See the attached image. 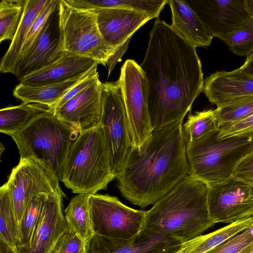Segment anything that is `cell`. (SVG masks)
I'll use <instances>...</instances> for the list:
<instances>
[{"label": "cell", "instance_id": "6da1fadb", "mask_svg": "<svg viewBox=\"0 0 253 253\" xmlns=\"http://www.w3.org/2000/svg\"><path fill=\"white\" fill-rule=\"evenodd\" d=\"M140 65L147 81L153 130L182 123L203 91L204 80L196 48L170 25L157 18Z\"/></svg>", "mask_w": 253, "mask_h": 253}, {"label": "cell", "instance_id": "7a4b0ae2", "mask_svg": "<svg viewBox=\"0 0 253 253\" xmlns=\"http://www.w3.org/2000/svg\"><path fill=\"white\" fill-rule=\"evenodd\" d=\"M187 140L182 123L153 130L140 151L131 147L116 178L122 195L141 208L154 204L187 175Z\"/></svg>", "mask_w": 253, "mask_h": 253}, {"label": "cell", "instance_id": "3957f363", "mask_svg": "<svg viewBox=\"0 0 253 253\" xmlns=\"http://www.w3.org/2000/svg\"><path fill=\"white\" fill-rule=\"evenodd\" d=\"M208 186L187 175L146 211L140 233L186 242L215 223L207 205Z\"/></svg>", "mask_w": 253, "mask_h": 253}, {"label": "cell", "instance_id": "277c9868", "mask_svg": "<svg viewBox=\"0 0 253 253\" xmlns=\"http://www.w3.org/2000/svg\"><path fill=\"white\" fill-rule=\"evenodd\" d=\"M219 128L194 142H187L188 175L207 186L232 177L240 164L253 153V134L218 139Z\"/></svg>", "mask_w": 253, "mask_h": 253}, {"label": "cell", "instance_id": "5b68a950", "mask_svg": "<svg viewBox=\"0 0 253 253\" xmlns=\"http://www.w3.org/2000/svg\"><path fill=\"white\" fill-rule=\"evenodd\" d=\"M79 130L50 111L34 118L21 131L10 136L20 159L35 160L45 166L61 181L68 152Z\"/></svg>", "mask_w": 253, "mask_h": 253}, {"label": "cell", "instance_id": "8992f818", "mask_svg": "<svg viewBox=\"0 0 253 253\" xmlns=\"http://www.w3.org/2000/svg\"><path fill=\"white\" fill-rule=\"evenodd\" d=\"M115 178L101 126L80 132L67 154L61 181L74 193L94 194Z\"/></svg>", "mask_w": 253, "mask_h": 253}, {"label": "cell", "instance_id": "52a82bcc", "mask_svg": "<svg viewBox=\"0 0 253 253\" xmlns=\"http://www.w3.org/2000/svg\"><path fill=\"white\" fill-rule=\"evenodd\" d=\"M59 24L64 52L92 59L106 66L116 50L102 37L93 9L59 0Z\"/></svg>", "mask_w": 253, "mask_h": 253}, {"label": "cell", "instance_id": "ba28073f", "mask_svg": "<svg viewBox=\"0 0 253 253\" xmlns=\"http://www.w3.org/2000/svg\"><path fill=\"white\" fill-rule=\"evenodd\" d=\"M100 126L115 178L122 171L132 147L119 80L101 84Z\"/></svg>", "mask_w": 253, "mask_h": 253}, {"label": "cell", "instance_id": "9c48e42d", "mask_svg": "<svg viewBox=\"0 0 253 253\" xmlns=\"http://www.w3.org/2000/svg\"><path fill=\"white\" fill-rule=\"evenodd\" d=\"M119 80L132 147L140 151L153 131L148 110L145 75L134 60L127 59L121 69Z\"/></svg>", "mask_w": 253, "mask_h": 253}, {"label": "cell", "instance_id": "30bf717a", "mask_svg": "<svg viewBox=\"0 0 253 253\" xmlns=\"http://www.w3.org/2000/svg\"><path fill=\"white\" fill-rule=\"evenodd\" d=\"M88 202L94 234L127 240L140 232L146 211L128 207L117 197L107 194H90Z\"/></svg>", "mask_w": 253, "mask_h": 253}, {"label": "cell", "instance_id": "8fae6325", "mask_svg": "<svg viewBox=\"0 0 253 253\" xmlns=\"http://www.w3.org/2000/svg\"><path fill=\"white\" fill-rule=\"evenodd\" d=\"M11 192L18 224L32 194L55 193L65 197L56 175L41 163L31 159H20L6 182Z\"/></svg>", "mask_w": 253, "mask_h": 253}, {"label": "cell", "instance_id": "7c38bea8", "mask_svg": "<svg viewBox=\"0 0 253 253\" xmlns=\"http://www.w3.org/2000/svg\"><path fill=\"white\" fill-rule=\"evenodd\" d=\"M253 185L233 176L221 182L208 186L207 205L215 223L231 224L253 216Z\"/></svg>", "mask_w": 253, "mask_h": 253}, {"label": "cell", "instance_id": "4fadbf2b", "mask_svg": "<svg viewBox=\"0 0 253 253\" xmlns=\"http://www.w3.org/2000/svg\"><path fill=\"white\" fill-rule=\"evenodd\" d=\"M64 52L57 6L49 16L27 52L20 58L14 75L21 80L54 63Z\"/></svg>", "mask_w": 253, "mask_h": 253}, {"label": "cell", "instance_id": "5bb4252c", "mask_svg": "<svg viewBox=\"0 0 253 253\" xmlns=\"http://www.w3.org/2000/svg\"><path fill=\"white\" fill-rule=\"evenodd\" d=\"M213 37L223 40L251 18L246 0H184Z\"/></svg>", "mask_w": 253, "mask_h": 253}, {"label": "cell", "instance_id": "9a60e30c", "mask_svg": "<svg viewBox=\"0 0 253 253\" xmlns=\"http://www.w3.org/2000/svg\"><path fill=\"white\" fill-rule=\"evenodd\" d=\"M64 197L54 193L48 195L28 243L15 248L17 253H51L67 228L62 210Z\"/></svg>", "mask_w": 253, "mask_h": 253}, {"label": "cell", "instance_id": "2e32d148", "mask_svg": "<svg viewBox=\"0 0 253 253\" xmlns=\"http://www.w3.org/2000/svg\"><path fill=\"white\" fill-rule=\"evenodd\" d=\"M183 243L174 238L140 233L127 240L94 234L85 242L83 253H180Z\"/></svg>", "mask_w": 253, "mask_h": 253}, {"label": "cell", "instance_id": "e0dca14e", "mask_svg": "<svg viewBox=\"0 0 253 253\" xmlns=\"http://www.w3.org/2000/svg\"><path fill=\"white\" fill-rule=\"evenodd\" d=\"M101 84L98 74L85 88L53 111L63 121L80 132L100 126L102 113Z\"/></svg>", "mask_w": 253, "mask_h": 253}, {"label": "cell", "instance_id": "ac0fdd59", "mask_svg": "<svg viewBox=\"0 0 253 253\" xmlns=\"http://www.w3.org/2000/svg\"><path fill=\"white\" fill-rule=\"evenodd\" d=\"M93 10L97 14V24L102 37L117 51L128 45L133 34L153 19L147 13L127 9L105 8Z\"/></svg>", "mask_w": 253, "mask_h": 253}, {"label": "cell", "instance_id": "d6986e66", "mask_svg": "<svg viewBox=\"0 0 253 253\" xmlns=\"http://www.w3.org/2000/svg\"><path fill=\"white\" fill-rule=\"evenodd\" d=\"M202 91L218 106L238 97L253 95V77L241 67L231 71H217L204 80Z\"/></svg>", "mask_w": 253, "mask_h": 253}, {"label": "cell", "instance_id": "ffe728a7", "mask_svg": "<svg viewBox=\"0 0 253 253\" xmlns=\"http://www.w3.org/2000/svg\"><path fill=\"white\" fill-rule=\"evenodd\" d=\"M96 64L92 59L65 52L56 62L22 79L20 83L30 86L58 84L84 74Z\"/></svg>", "mask_w": 253, "mask_h": 253}, {"label": "cell", "instance_id": "44dd1931", "mask_svg": "<svg viewBox=\"0 0 253 253\" xmlns=\"http://www.w3.org/2000/svg\"><path fill=\"white\" fill-rule=\"evenodd\" d=\"M167 3L171 12L170 25L174 31L195 47L211 45L213 36L184 0H168Z\"/></svg>", "mask_w": 253, "mask_h": 253}, {"label": "cell", "instance_id": "7402d4cb", "mask_svg": "<svg viewBox=\"0 0 253 253\" xmlns=\"http://www.w3.org/2000/svg\"><path fill=\"white\" fill-rule=\"evenodd\" d=\"M98 65L82 76L58 84L30 86L20 83L14 89L13 95L22 103L40 104L49 107L51 110L73 86L89 75Z\"/></svg>", "mask_w": 253, "mask_h": 253}, {"label": "cell", "instance_id": "603a6c76", "mask_svg": "<svg viewBox=\"0 0 253 253\" xmlns=\"http://www.w3.org/2000/svg\"><path fill=\"white\" fill-rule=\"evenodd\" d=\"M46 1L47 0H26L24 12L15 37L1 59V73L15 74L28 33Z\"/></svg>", "mask_w": 253, "mask_h": 253}, {"label": "cell", "instance_id": "cb8c5ba5", "mask_svg": "<svg viewBox=\"0 0 253 253\" xmlns=\"http://www.w3.org/2000/svg\"><path fill=\"white\" fill-rule=\"evenodd\" d=\"M253 225V216L229 224L210 233L183 243L180 253H207Z\"/></svg>", "mask_w": 253, "mask_h": 253}, {"label": "cell", "instance_id": "d4e9b609", "mask_svg": "<svg viewBox=\"0 0 253 253\" xmlns=\"http://www.w3.org/2000/svg\"><path fill=\"white\" fill-rule=\"evenodd\" d=\"M51 111L50 108L38 103H24L0 110V131L9 136L25 127L38 115Z\"/></svg>", "mask_w": 253, "mask_h": 253}, {"label": "cell", "instance_id": "484cf974", "mask_svg": "<svg viewBox=\"0 0 253 253\" xmlns=\"http://www.w3.org/2000/svg\"><path fill=\"white\" fill-rule=\"evenodd\" d=\"M0 238L14 249L21 246L19 226L6 182L0 188Z\"/></svg>", "mask_w": 253, "mask_h": 253}, {"label": "cell", "instance_id": "4316f807", "mask_svg": "<svg viewBox=\"0 0 253 253\" xmlns=\"http://www.w3.org/2000/svg\"><path fill=\"white\" fill-rule=\"evenodd\" d=\"M90 194H78L71 199L65 210L67 227L85 242L94 234L88 206Z\"/></svg>", "mask_w": 253, "mask_h": 253}, {"label": "cell", "instance_id": "83f0119b", "mask_svg": "<svg viewBox=\"0 0 253 253\" xmlns=\"http://www.w3.org/2000/svg\"><path fill=\"white\" fill-rule=\"evenodd\" d=\"M168 0H87L85 6L89 9L121 8L146 12L157 18Z\"/></svg>", "mask_w": 253, "mask_h": 253}, {"label": "cell", "instance_id": "f1b7e54d", "mask_svg": "<svg viewBox=\"0 0 253 253\" xmlns=\"http://www.w3.org/2000/svg\"><path fill=\"white\" fill-rule=\"evenodd\" d=\"M26 0H2L0 3V42L14 39L22 20Z\"/></svg>", "mask_w": 253, "mask_h": 253}, {"label": "cell", "instance_id": "f546056e", "mask_svg": "<svg viewBox=\"0 0 253 253\" xmlns=\"http://www.w3.org/2000/svg\"><path fill=\"white\" fill-rule=\"evenodd\" d=\"M218 128L217 114L215 109L205 110L190 113L183 125V130L187 142H194L208 133Z\"/></svg>", "mask_w": 253, "mask_h": 253}, {"label": "cell", "instance_id": "4dcf8cb0", "mask_svg": "<svg viewBox=\"0 0 253 253\" xmlns=\"http://www.w3.org/2000/svg\"><path fill=\"white\" fill-rule=\"evenodd\" d=\"M215 110L218 126L244 120L253 115V95L229 100L217 106Z\"/></svg>", "mask_w": 253, "mask_h": 253}, {"label": "cell", "instance_id": "1f68e13d", "mask_svg": "<svg viewBox=\"0 0 253 253\" xmlns=\"http://www.w3.org/2000/svg\"><path fill=\"white\" fill-rule=\"evenodd\" d=\"M50 193H35L30 197L19 225L21 246L28 243L35 225Z\"/></svg>", "mask_w": 253, "mask_h": 253}, {"label": "cell", "instance_id": "d6a6232c", "mask_svg": "<svg viewBox=\"0 0 253 253\" xmlns=\"http://www.w3.org/2000/svg\"><path fill=\"white\" fill-rule=\"evenodd\" d=\"M222 41L233 53L247 57L251 55L253 52V18L227 34Z\"/></svg>", "mask_w": 253, "mask_h": 253}, {"label": "cell", "instance_id": "836d02e7", "mask_svg": "<svg viewBox=\"0 0 253 253\" xmlns=\"http://www.w3.org/2000/svg\"><path fill=\"white\" fill-rule=\"evenodd\" d=\"M59 0H47L46 2L34 21L24 43L20 57L28 51L33 42L42 30L50 14L55 10Z\"/></svg>", "mask_w": 253, "mask_h": 253}, {"label": "cell", "instance_id": "e575fe53", "mask_svg": "<svg viewBox=\"0 0 253 253\" xmlns=\"http://www.w3.org/2000/svg\"><path fill=\"white\" fill-rule=\"evenodd\" d=\"M85 242L67 227L60 237L51 253H83Z\"/></svg>", "mask_w": 253, "mask_h": 253}, {"label": "cell", "instance_id": "d590c367", "mask_svg": "<svg viewBox=\"0 0 253 253\" xmlns=\"http://www.w3.org/2000/svg\"><path fill=\"white\" fill-rule=\"evenodd\" d=\"M218 128L219 140L242 134H253V115L236 122L221 125Z\"/></svg>", "mask_w": 253, "mask_h": 253}, {"label": "cell", "instance_id": "8d00e7d4", "mask_svg": "<svg viewBox=\"0 0 253 253\" xmlns=\"http://www.w3.org/2000/svg\"><path fill=\"white\" fill-rule=\"evenodd\" d=\"M98 74V73L96 68L89 75L73 86L51 108V111L53 112L54 110L59 108L68 100L85 88L94 81Z\"/></svg>", "mask_w": 253, "mask_h": 253}, {"label": "cell", "instance_id": "74e56055", "mask_svg": "<svg viewBox=\"0 0 253 253\" xmlns=\"http://www.w3.org/2000/svg\"><path fill=\"white\" fill-rule=\"evenodd\" d=\"M233 176L248 184L253 185V153L240 164Z\"/></svg>", "mask_w": 253, "mask_h": 253}, {"label": "cell", "instance_id": "f35d334b", "mask_svg": "<svg viewBox=\"0 0 253 253\" xmlns=\"http://www.w3.org/2000/svg\"><path fill=\"white\" fill-rule=\"evenodd\" d=\"M241 67L245 72L253 77V52L247 57L245 63Z\"/></svg>", "mask_w": 253, "mask_h": 253}, {"label": "cell", "instance_id": "ab89813d", "mask_svg": "<svg viewBox=\"0 0 253 253\" xmlns=\"http://www.w3.org/2000/svg\"><path fill=\"white\" fill-rule=\"evenodd\" d=\"M0 253H17L14 248L0 238Z\"/></svg>", "mask_w": 253, "mask_h": 253}, {"label": "cell", "instance_id": "60d3db41", "mask_svg": "<svg viewBox=\"0 0 253 253\" xmlns=\"http://www.w3.org/2000/svg\"><path fill=\"white\" fill-rule=\"evenodd\" d=\"M246 5L251 18H253V0H246Z\"/></svg>", "mask_w": 253, "mask_h": 253}, {"label": "cell", "instance_id": "b9f144b4", "mask_svg": "<svg viewBox=\"0 0 253 253\" xmlns=\"http://www.w3.org/2000/svg\"><path fill=\"white\" fill-rule=\"evenodd\" d=\"M240 253H253V244L248 246Z\"/></svg>", "mask_w": 253, "mask_h": 253}, {"label": "cell", "instance_id": "7bdbcfd3", "mask_svg": "<svg viewBox=\"0 0 253 253\" xmlns=\"http://www.w3.org/2000/svg\"><path fill=\"white\" fill-rule=\"evenodd\" d=\"M250 199L253 200V192L252 193Z\"/></svg>", "mask_w": 253, "mask_h": 253}]
</instances>
